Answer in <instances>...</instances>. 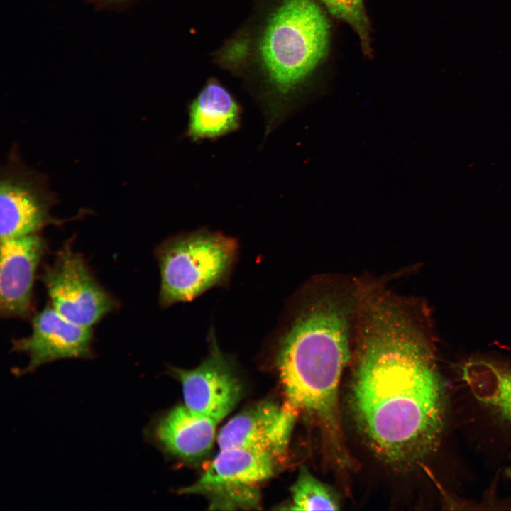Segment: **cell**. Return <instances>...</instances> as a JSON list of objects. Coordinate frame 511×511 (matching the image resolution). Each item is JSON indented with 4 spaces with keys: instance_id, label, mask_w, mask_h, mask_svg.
I'll return each instance as SVG.
<instances>
[{
    "instance_id": "cell-5",
    "label": "cell",
    "mask_w": 511,
    "mask_h": 511,
    "mask_svg": "<svg viewBox=\"0 0 511 511\" xmlns=\"http://www.w3.org/2000/svg\"><path fill=\"white\" fill-rule=\"evenodd\" d=\"M50 305L62 316L92 327L119 307L117 300L94 277L70 241L57 252L41 275Z\"/></svg>"
},
{
    "instance_id": "cell-14",
    "label": "cell",
    "mask_w": 511,
    "mask_h": 511,
    "mask_svg": "<svg viewBox=\"0 0 511 511\" xmlns=\"http://www.w3.org/2000/svg\"><path fill=\"white\" fill-rule=\"evenodd\" d=\"M464 381L473 396L502 419L511 422V366L476 358L462 367Z\"/></svg>"
},
{
    "instance_id": "cell-12",
    "label": "cell",
    "mask_w": 511,
    "mask_h": 511,
    "mask_svg": "<svg viewBox=\"0 0 511 511\" xmlns=\"http://www.w3.org/2000/svg\"><path fill=\"white\" fill-rule=\"evenodd\" d=\"M218 422L179 405L161 417L153 429V436L169 452L192 459L211 448Z\"/></svg>"
},
{
    "instance_id": "cell-17",
    "label": "cell",
    "mask_w": 511,
    "mask_h": 511,
    "mask_svg": "<svg viewBox=\"0 0 511 511\" xmlns=\"http://www.w3.org/2000/svg\"><path fill=\"white\" fill-rule=\"evenodd\" d=\"M506 473H507V476L511 479V464L507 468Z\"/></svg>"
},
{
    "instance_id": "cell-13",
    "label": "cell",
    "mask_w": 511,
    "mask_h": 511,
    "mask_svg": "<svg viewBox=\"0 0 511 511\" xmlns=\"http://www.w3.org/2000/svg\"><path fill=\"white\" fill-rule=\"evenodd\" d=\"M240 113L231 93L217 82L211 81L190 106L188 135L194 140L225 135L237 128Z\"/></svg>"
},
{
    "instance_id": "cell-10",
    "label": "cell",
    "mask_w": 511,
    "mask_h": 511,
    "mask_svg": "<svg viewBox=\"0 0 511 511\" xmlns=\"http://www.w3.org/2000/svg\"><path fill=\"white\" fill-rule=\"evenodd\" d=\"M46 248L38 233L1 239V317L24 319L31 315L34 280Z\"/></svg>"
},
{
    "instance_id": "cell-7",
    "label": "cell",
    "mask_w": 511,
    "mask_h": 511,
    "mask_svg": "<svg viewBox=\"0 0 511 511\" xmlns=\"http://www.w3.org/2000/svg\"><path fill=\"white\" fill-rule=\"evenodd\" d=\"M92 327L68 320L48 305L33 317L31 334L12 341L11 351L26 353L29 358L28 365L16 374L33 372L57 360L92 358Z\"/></svg>"
},
{
    "instance_id": "cell-8",
    "label": "cell",
    "mask_w": 511,
    "mask_h": 511,
    "mask_svg": "<svg viewBox=\"0 0 511 511\" xmlns=\"http://www.w3.org/2000/svg\"><path fill=\"white\" fill-rule=\"evenodd\" d=\"M210 334L211 351L197 367L172 370L181 382L185 405L219 422L238 403L241 386L230 361L219 349L214 332Z\"/></svg>"
},
{
    "instance_id": "cell-1",
    "label": "cell",
    "mask_w": 511,
    "mask_h": 511,
    "mask_svg": "<svg viewBox=\"0 0 511 511\" xmlns=\"http://www.w3.org/2000/svg\"><path fill=\"white\" fill-rule=\"evenodd\" d=\"M434 335L425 301L361 278L350 404L366 441L394 466L424 459L443 431L446 398Z\"/></svg>"
},
{
    "instance_id": "cell-15",
    "label": "cell",
    "mask_w": 511,
    "mask_h": 511,
    "mask_svg": "<svg viewBox=\"0 0 511 511\" xmlns=\"http://www.w3.org/2000/svg\"><path fill=\"white\" fill-rule=\"evenodd\" d=\"M292 505L295 510H338L340 504L334 492L316 478L305 468H302L290 488Z\"/></svg>"
},
{
    "instance_id": "cell-6",
    "label": "cell",
    "mask_w": 511,
    "mask_h": 511,
    "mask_svg": "<svg viewBox=\"0 0 511 511\" xmlns=\"http://www.w3.org/2000/svg\"><path fill=\"white\" fill-rule=\"evenodd\" d=\"M56 203L44 176L26 167L12 153L0 181L1 239L37 233L60 221L50 214Z\"/></svg>"
},
{
    "instance_id": "cell-4",
    "label": "cell",
    "mask_w": 511,
    "mask_h": 511,
    "mask_svg": "<svg viewBox=\"0 0 511 511\" xmlns=\"http://www.w3.org/2000/svg\"><path fill=\"white\" fill-rule=\"evenodd\" d=\"M238 251V242L233 237L204 229L165 240L155 251L160 273V305L189 302L226 284Z\"/></svg>"
},
{
    "instance_id": "cell-3",
    "label": "cell",
    "mask_w": 511,
    "mask_h": 511,
    "mask_svg": "<svg viewBox=\"0 0 511 511\" xmlns=\"http://www.w3.org/2000/svg\"><path fill=\"white\" fill-rule=\"evenodd\" d=\"M333 26L319 0H281L260 43L262 65L273 87L288 94L327 62Z\"/></svg>"
},
{
    "instance_id": "cell-2",
    "label": "cell",
    "mask_w": 511,
    "mask_h": 511,
    "mask_svg": "<svg viewBox=\"0 0 511 511\" xmlns=\"http://www.w3.org/2000/svg\"><path fill=\"white\" fill-rule=\"evenodd\" d=\"M358 293V278L315 275L292 297L274 334L285 404L312 419L338 455L339 387L353 356Z\"/></svg>"
},
{
    "instance_id": "cell-11",
    "label": "cell",
    "mask_w": 511,
    "mask_h": 511,
    "mask_svg": "<svg viewBox=\"0 0 511 511\" xmlns=\"http://www.w3.org/2000/svg\"><path fill=\"white\" fill-rule=\"evenodd\" d=\"M276 458L269 453L243 448L220 449L199 479L181 493H211L224 500L236 498L270 478Z\"/></svg>"
},
{
    "instance_id": "cell-9",
    "label": "cell",
    "mask_w": 511,
    "mask_h": 511,
    "mask_svg": "<svg viewBox=\"0 0 511 511\" xmlns=\"http://www.w3.org/2000/svg\"><path fill=\"white\" fill-rule=\"evenodd\" d=\"M297 414L285 403L262 401L229 420L217 435V444L220 449L243 448L278 458L287 449Z\"/></svg>"
},
{
    "instance_id": "cell-16",
    "label": "cell",
    "mask_w": 511,
    "mask_h": 511,
    "mask_svg": "<svg viewBox=\"0 0 511 511\" xmlns=\"http://www.w3.org/2000/svg\"><path fill=\"white\" fill-rule=\"evenodd\" d=\"M331 17L348 25L357 35L363 55L373 57L372 27L364 0H319Z\"/></svg>"
}]
</instances>
